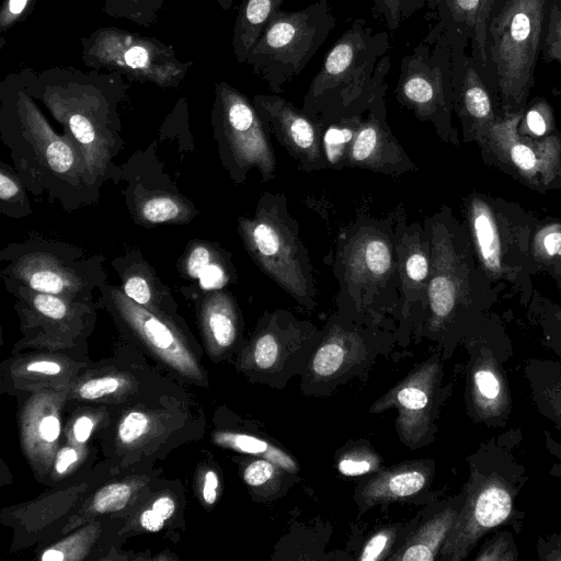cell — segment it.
<instances>
[{
    "instance_id": "24",
    "label": "cell",
    "mask_w": 561,
    "mask_h": 561,
    "mask_svg": "<svg viewBox=\"0 0 561 561\" xmlns=\"http://www.w3.org/2000/svg\"><path fill=\"white\" fill-rule=\"evenodd\" d=\"M373 325L354 321L340 313L333 314L322 332L320 345L311 363L314 377L332 378L350 367L367 350L375 334Z\"/></svg>"
},
{
    "instance_id": "15",
    "label": "cell",
    "mask_w": 561,
    "mask_h": 561,
    "mask_svg": "<svg viewBox=\"0 0 561 561\" xmlns=\"http://www.w3.org/2000/svg\"><path fill=\"white\" fill-rule=\"evenodd\" d=\"M24 334L21 346L67 348L84 339L93 327V300H70L24 287H8Z\"/></svg>"
},
{
    "instance_id": "40",
    "label": "cell",
    "mask_w": 561,
    "mask_h": 561,
    "mask_svg": "<svg viewBox=\"0 0 561 561\" xmlns=\"http://www.w3.org/2000/svg\"><path fill=\"white\" fill-rule=\"evenodd\" d=\"M540 55L546 62L557 61L561 68V0H549Z\"/></svg>"
},
{
    "instance_id": "45",
    "label": "cell",
    "mask_w": 561,
    "mask_h": 561,
    "mask_svg": "<svg viewBox=\"0 0 561 561\" xmlns=\"http://www.w3.org/2000/svg\"><path fill=\"white\" fill-rule=\"evenodd\" d=\"M379 458L367 448H352L339 460V470L345 476H359L379 467Z\"/></svg>"
},
{
    "instance_id": "7",
    "label": "cell",
    "mask_w": 561,
    "mask_h": 561,
    "mask_svg": "<svg viewBox=\"0 0 561 561\" xmlns=\"http://www.w3.org/2000/svg\"><path fill=\"white\" fill-rule=\"evenodd\" d=\"M335 23L328 0H318L296 11L279 9L264 27L245 62L273 94H279L305 69Z\"/></svg>"
},
{
    "instance_id": "52",
    "label": "cell",
    "mask_w": 561,
    "mask_h": 561,
    "mask_svg": "<svg viewBox=\"0 0 561 561\" xmlns=\"http://www.w3.org/2000/svg\"><path fill=\"white\" fill-rule=\"evenodd\" d=\"M32 0H7L0 15L1 30L10 27L27 9Z\"/></svg>"
},
{
    "instance_id": "37",
    "label": "cell",
    "mask_w": 561,
    "mask_h": 561,
    "mask_svg": "<svg viewBox=\"0 0 561 561\" xmlns=\"http://www.w3.org/2000/svg\"><path fill=\"white\" fill-rule=\"evenodd\" d=\"M216 440L221 446L239 453L265 458L280 469L287 471H295L297 469L295 460L289 455L255 436L241 433H219L216 435Z\"/></svg>"
},
{
    "instance_id": "42",
    "label": "cell",
    "mask_w": 561,
    "mask_h": 561,
    "mask_svg": "<svg viewBox=\"0 0 561 561\" xmlns=\"http://www.w3.org/2000/svg\"><path fill=\"white\" fill-rule=\"evenodd\" d=\"M505 0H483L481 15L478 22L474 37L470 44V56L482 76L486 73V28L493 13L504 3Z\"/></svg>"
},
{
    "instance_id": "14",
    "label": "cell",
    "mask_w": 561,
    "mask_h": 561,
    "mask_svg": "<svg viewBox=\"0 0 561 561\" xmlns=\"http://www.w3.org/2000/svg\"><path fill=\"white\" fill-rule=\"evenodd\" d=\"M85 65L124 72L138 80L173 87L187 72L167 45L116 28L99 30L83 43Z\"/></svg>"
},
{
    "instance_id": "32",
    "label": "cell",
    "mask_w": 561,
    "mask_h": 561,
    "mask_svg": "<svg viewBox=\"0 0 561 561\" xmlns=\"http://www.w3.org/2000/svg\"><path fill=\"white\" fill-rule=\"evenodd\" d=\"M131 210L142 225L187 224L196 213L185 198L163 191L136 192Z\"/></svg>"
},
{
    "instance_id": "60",
    "label": "cell",
    "mask_w": 561,
    "mask_h": 561,
    "mask_svg": "<svg viewBox=\"0 0 561 561\" xmlns=\"http://www.w3.org/2000/svg\"><path fill=\"white\" fill-rule=\"evenodd\" d=\"M550 190H561V165H560V169H559V172H558L556 179L553 180V182L551 184Z\"/></svg>"
},
{
    "instance_id": "1",
    "label": "cell",
    "mask_w": 561,
    "mask_h": 561,
    "mask_svg": "<svg viewBox=\"0 0 561 561\" xmlns=\"http://www.w3.org/2000/svg\"><path fill=\"white\" fill-rule=\"evenodd\" d=\"M423 224L432 252L424 328L438 335L472 327L503 286L486 276L465 222L449 206H440Z\"/></svg>"
},
{
    "instance_id": "6",
    "label": "cell",
    "mask_w": 561,
    "mask_h": 561,
    "mask_svg": "<svg viewBox=\"0 0 561 561\" xmlns=\"http://www.w3.org/2000/svg\"><path fill=\"white\" fill-rule=\"evenodd\" d=\"M238 232L255 265L300 306H316L313 266L283 193L265 192L251 217L238 218Z\"/></svg>"
},
{
    "instance_id": "30",
    "label": "cell",
    "mask_w": 561,
    "mask_h": 561,
    "mask_svg": "<svg viewBox=\"0 0 561 561\" xmlns=\"http://www.w3.org/2000/svg\"><path fill=\"white\" fill-rule=\"evenodd\" d=\"M483 0H426L437 22L431 27L449 42L451 51H467L481 15Z\"/></svg>"
},
{
    "instance_id": "11",
    "label": "cell",
    "mask_w": 561,
    "mask_h": 561,
    "mask_svg": "<svg viewBox=\"0 0 561 561\" xmlns=\"http://www.w3.org/2000/svg\"><path fill=\"white\" fill-rule=\"evenodd\" d=\"M213 125L222 164L236 183L256 169L262 181L275 178L277 161L270 133L253 101L233 87L216 85Z\"/></svg>"
},
{
    "instance_id": "56",
    "label": "cell",
    "mask_w": 561,
    "mask_h": 561,
    "mask_svg": "<svg viewBox=\"0 0 561 561\" xmlns=\"http://www.w3.org/2000/svg\"><path fill=\"white\" fill-rule=\"evenodd\" d=\"M151 508L167 520L174 515L176 505L172 496L162 494L152 502Z\"/></svg>"
},
{
    "instance_id": "22",
    "label": "cell",
    "mask_w": 561,
    "mask_h": 561,
    "mask_svg": "<svg viewBox=\"0 0 561 561\" xmlns=\"http://www.w3.org/2000/svg\"><path fill=\"white\" fill-rule=\"evenodd\" d=\"M453 104L462 140L478 142L502 115L496 96L467 51H451Z\"/></svg>"
},
{
    "instance_id": "16",
    "label": "cell",
    "mask_w": 561,
    "mask_h": 561,
    "mask_svg": "<svg viewBox=\"0 0 561 561\" xmlns=\"http://www.w3.org/2000/svg\"><path fill=\"white\" fill-rule=\"evenodd\" d=\"M390 67V56L385 55L376 69L373 100L355 128L343 168H358L386 175H401L417 169L387 122L386 78Z\"/></svg>"
},
{
    "instance_id": "41",
    "label": "cell",
    "mask_w": 561,
    "mask_h": 561,
    "mask_svg": "<svg viewBox=\"0 0 561 561\" xmlns=\"http://www.w3.org/2000/svg\"><path fill=\"white\" fill-rule=\"evenodd\" d=\"M473 394L483 411L497 409L501 403L502 385L497 375L483 366L473 374Z\"/></svg>"
},
{
    "instance_id": "10",
    "label": "cell",
    "mask_w": 561,
    "mask_h": 561,
    "mask_svg": "<svg viewBox=\"0 0 561 561\" xmlns=\"http://www.w3.org/2000/svg\"><path fill=\"white\" fill-rule=\"evenodd\" d=\"M101 302L123 335L137 343L176 376L202 385L206 375L201 352L182 320L161 317L136 304L119 287H100Z\"/></svg>"
},
{
    "instance_id": "33",
    "label": "cell",
    "mask_w": 561,
    "mask_h": 561,
    "mask_svg": "<svg viewBox=\"0 0 561 561\" xmlns=\"http://www.w3.org/2000/svg\"><path fill=\"white\" fill-rule=\"evenodd\" d=\"M285 0H243L233 30L232 47L239 62L247 58L264 27Z\"/></svg>"
},
{
    "instance_id": "17",
    "label": "cell",
    "mask_w": 561,
    "mask_h": 561,
    "mask_svg": "<svg viewBox=\"0 0 561 561\" xmlns=\"http://www.w3.org/2000/svg\"><path fill=\"white\" fill-rule=\"evenodd\" d=\"M515 493L500 473H472L463 505L439 551L440 559H465L483 535L508 519Z\"/></svg>"
},
{
    "instance_id": "46",
    "label": "cell",
    "mask_w": 561,
    "mask_h": 561,
    "mask_svg": "<svg viewBox=\"0 0 561 561\" xmlns=\"http://www.w3.org/2000/svg\"><path fill=\"white\" fill-rule=\"evenodd\" d=\"M0 202L2 211L14 205L28 208L21 180L4 163H1L0 169Z\"/></svg>"
},
{
    "instance_id": "27",
    "label": "cell",
    "mask_w": 561,
    "mask_h": 561,
    "mask_svg": "<svg viewBox=\"0 0 561 561\" xmlns=\"http://www.w3.org/2000/svg\"><path fill=\"white\" fill-rule=\"evenodd\" d=\"M56 352L27 355L11 362L7 377L9 386L18 391L41 390L61 383L71 386L81 365Z\"/></svg>"
},
{
    "instance_id": "2",
    "label": "cell",
    "mask_w": 561,
    "mask_h": 561,
    "mask_svg": "<svg viewBox=\"0 0 561 561\" xmlns=\"http://www.w3.org/2000/svg\"><path fill=\"white\" fill-rule=\"evenodd\" d=\"M337 313L374 325L399 310L396 211L377 218L359 214L340 230L333 259Z\"/></svg>"
},
{
    "instance_id": "21",
    "label": "cell",
    "mask_w": 561,
    "mask_h": 561,
    "mask_svg": "<svg viewBox=\"0 0 561 561\" xmlns=\"http://www.w3.org/2000/svg\"><path fill=\"white\" fill-rule=\"evenodd\" d=\"M437 375L438 367L434 360L424 363L370 409L371 413H379L396 408L398 432L410 447L424 443L431 431Z\"/></svg>"
},
{
    "instance_id": "29",
    "label": "cell",
    "mask_w": 561,
    "mask_h": 561,
    "mask_svg": "<svg viewBox=\"0 0 561 561\" xmlns=\"http://www.w3.org/2000/svg\"><path fill=\"white\" fill-rule=\"evenodd\" d=\"M430 469L422 461H411L381 471L358 492L363 510L380 503L407 500L422 491L428 482Z\"/></svg>"
},
{
    "instance_id": "54",
    "label": "cell",
    "mask_w": 561,
    "mask_h": 561,
    "mask_svg": "<svg viewBox=\"0 0 561 561\" xmlns=\"http://www.w3.org/2000/svg\"><path fill=\"white\" fill-rule=\"evenodd\" d=\"M219 478L214 470H207L204 474L202 497L207 505H213L218 496Z\"/></svg>"
},
{
    "instance_id": "47",
    "label": "cell",
    "mask_w": 561,
    "mask_h": 561,
    "mask_svg": "<svg viewBox=\"0 0 561 561\" xmlns=\"http://www.w3.org/2000/svg\"><path fill=\"white\" fill-rule=\"evenodd\" d=\"M396 536L394 528H386L378 531L366 542L358 559L362 561L385 559L391 550Z\"/></svg>"
},
{
    "instance_id": "43",
    "label": "cell",
    "mask_w": 561,
    "mask_h": 561,
    "mask_svg": "<svg viewBox=\"0 0 561 561\" xmlns=\"http://www.w3.org/2000/svg\"><path fill=\"white\" fill-rule=\"evenodd\" d=\"M134 490L130 483H110L94 494L91 510L95 514H107L121 511L129 503Z\"/></svg>"
},
{
    "instance_id": "34",
    "label": "cell",
    "mask_w": 561,
    "mask_h": 561,
    "mask_svg": "<svg viewBox=\"0 0 561 561\" xmlns=\"http://www.w3.org/2000/svg\"><path fill=\"white\" fill-rule=\"evenodd\" d=\"M131 374L119 369H108L90 378L75 381L70 388V398L80 403H114L129 399L131 389L137 385Z\"/></svg>"
},
{
    "instance_id": "3",
    "label": "cell",
    "mask_w": 561,
    "mask_h": 561,
    "mask_svg": "<svg viewBox=\"0 0 561 561\" xmlns=\"http://www.w3.org/2000/svg\"><path fill=\"white\" fill-rule=\"evenodd\" d=\"M389 49L387 32L374 33L366 20L355 19L324 57L301 110L322 128L365 114L374 96L378 62Z\"/></svg>"
},
{
    "instance_id": "49",
    "label": "cell",
    "mask_w": 561,
    "mask_h": 561,
    "mask_svg": "<svg viewBox=\"0 0 561 561\" xmlns=\"http://www.w3.org/2000/svg\"><path fill=\"white\" fill-rule=\"evenodd\" d=\"M514 545L507 534H502L486 542L476 560H515Z\"/></svg>"
},
{
    "instance_id": "61",
    "label": "cell",
    "mask_w": 561,
    "mask_h": 561,
    "mask_svg": "<svg viewBox=\"0 0 561 561\" xmlns=\"http://www.w3.org/2000/svg\"><path fill=\"white\" fill-rule=\"evenodd\" d=\"M224 9H229L232 0H216Z\"/></svg>"
},
{
    "instance_id": "48",
    "label": "cell",
    "mask_w": 561,
    "mask_h": 561,
    "mask_svg": "<svg viewBox=\"0 0 561 561\" xmlns=\"http://www.w3.org/2000/svg\"><path fill=\"white\" fill-rule=\"evenodd\" d=\"M279 467L265 458L251 461L243 470V479L249 486L261 488L273 482Z\"/></svg>"
},
{
    "instance_id": "39",
    "label": "cell",
    "mask_w": 561,
    "mask_h": 561,
    "mask_svg": "<svg viewBox=\"0 0 561 561\" xmlns=\"http://www.w3.org/2000/svg\"><path fill=\"white\" fill-rule=\"evenodd\" d=\"M61 435V422L53 410L39 413L26 425V447L35 444L39 451H50Z\"/></svg>"
},
{
    "instance_id": "36",
    "label": "cell",
    "mask_w": 561,
    "mask_h": 561,
    "mask_svg": "<svg viewBox=\"0 0 561 561\" xmlns=\"http://www.w3.org/2000/svg\"><path fill=\"white\" fill-rule=\"evenodd\" d=\"M530 255L537 273L550 274L561 263V219H539L530 238Z\"/></svg>"
},
{
    "instance_id": "13",
    "label": "cell",
    "mask_w": 561,
    "mask_h": 561,
    "mask_svg": "<svg viewBox=\"0 0 561 561\" xmlns=\"http://www.w3.org/2000/svg\"><path fill=\"white\" fill-rule=\"evenodd\" d=\"M89 85L73 81L46 83L39 98L46 107L62 124L79 149L94 184L106 172L114 156L115 138L111 129L108 108L100 93Z\"/></svg>"
},
{
    "instance_id": "55",
    "label": "cell",
    "mask_w": 561,
    "mask_h": 561,
    "mask_svg": "<svg viewBox=\"0 0 561 561\" xmlns=\"http://www.w3.org/2000/svg\"><path fill=\"white\" fill-rule=\"evenodd\" d=\"M139 524L147 531L158 533L164 527L165 519L150 507L141 512Z\"/></svg>"
},
{
    "instance_id": "62",
    "label": "cell",
    "mask_w": 561,
    "mask_h": 561,
    "mask_svg": "<svg viewBox=\"0 0 561 561\" xmlns=\"http://www.w3.org/2000/svg\"><path fill=\"white\" fill-rule=\"evenodd\" d=\"M150 1L156 11L160 8L161 3L163 2V0H150Z\"/></svg>"
},
{
    "instance_id": "4",
    "label": "cell",
    "mask_w": 561,
    "mask_h": 561,
    "mask_svg": "<svg viewBox=\"0 0 561 561\" xmlns=\"http://www.w3.org/2000/svg\"><path fill=\"white\" fill-rule=\"evenodd\" d=\"M463 222L477 260L496 285L508 284L528 304L537 274L530 238L539 219L522 205L486 193L472 192L462 202Z\"/></svg>"
},
{
    "instance_id": "20",
    "label": "cell",
    "mask_w": 561,
    "mask_h": 561,
    "mask_svg": "<svg viewBox=\"0 0 561 561\" xmlns=\"http://www.w3.org/2000/svg\"><path fill=\"white\" fill-rule=\"evenodd\" d=\"M396 250L399 270V310L404 323L424 321L431 273V239L424 224L409 222L402 208L396 209Z\"/></svg>"
},
{
    "instance_id": "9",
    "label": "cell",
    "mask_w": 561,
    "mask_h": 561,
    "mask_svg": "<svg viewBox=\"0 0 561 561\" xmlns=\"http://www.w3.org/2000/svg\"><path fill=\"white\" fill-rule=\"evenodd\" d=\"M453 64L448 39L430 28L427 35L401 59L394 89L397 101L421 122L431 123L439 139L460 145L453 125Z\"/></svg>"
},
{
    "instance_id": "58",
    "label": "cell",
    "mask_w": 561,
    "mask_h": 561,
    "mask_svg": "<svg viewBox=\"0 0 561 561\" xmlns=\"http://www.w3.org/2000/svg\"><path fill=\"white\" fill-rule=\"evenodd\" d=\"M548 447L550 450L557 456L559 462L556 467V472L561 476V444L554 442L553 439H548Z\"/></svg>"
},
{
    "instance_id": "44",
    "label": "cell",
    "mask_w": 561,
    "mask_h": 561,
    "mask_svg": "<svg viewBox=\"0 0 561 561\" xmlns=\"http://www.w3.org/2000/svg\"><path fill=\"white\" fill-rule=\"evenodd\" d=\"M105 11L114 16H123L141 24L150 23L156 11L150 0H106Z\"/></svg>"
},
{
    "instance_id": "8",
    "label": "cell",
    "mask_w": 561,
    "mask_h": 561,
    "mask_svg": "<svg viewBox=\"0 0 561 561\" xmlns=\"http://www.w3.org/2000/svg\"><path fill=\"white\" fill-rule=\"evenodd\" d=\"M5 287H24L70 300H92L94 289L105 284L102 259L47 240L12 244L1 253Z\"/></svg>"
},
{
    "instance_id": "28",
    "label": "cell",
    "mask_w": 561,
    "mask_h": 561,
    "mask_svg": "<svg viewBox=\"0 0 561 561\" xmlns=\"http://www.w3.org/2000/svg\"><path fill=\"white\" fill-rule=\"evenodd\" d=\"M179 271L183 278L196 280L203 291L224 289L237 278L231 254L217 243L191 241L181 256Z\"/></svg>"
},
{
    "instance_id": "19",
    "label": "cell",
    "mask_w": 561,
    "mask_h": 561,
    "mask_svg": "<svg viewBox=\"0 0 561 561\" xmlns=\"http://www.w3.org/2000/svg\"><path fill=\"white\" fill-rule=\"evenodd\" d=\"M253 104L270 135L305 172L329 168L323 146V128L301 108L277 94L254 95Z\"/></svg>"
},
{
    "instance_id": "53",
    "label": "cell",
    "mask_w": 561,
    "mask_h": 561,
    "mask_svg": "<svg viewBox=\"0 0 561 561\" xmlns=\"http://www.w3.org/2000/svg\"><path fill=\"white\" fill-rule=\"evenodd\" d=\"M94 427L95 419L91 414L83 413L78 415L71 426L73 439L78 444H85L90 439Z\"/></svg>"
},
{
    "instance_id": "59",
    "label": "cell",
    "mask_w": 561,
    "mask_h": 561,
    "mask_svg": "<svg viewBox=\"0 0 561 561\" xmlns=\"http://www.w3.org/2000/svg\"><path fill=\"white\" fill-rule=\"evenodd\" d=\"M549 275L554 279V282L561 293V263L559 265H557Z\"/></svg>"
},
{
    "instance_id": "25",
    "label": "cell",
    "mask_w": 561,
    "mask_h": 561,
    "mask_svg": "<svg viewBox=\"0 0 561 561\" xmlns=\"http://www.w3.org/2000/svg\"><path fill=\"white\" fill-rule=\"evenodd\" d=\"M121 278V290L133 301L161 317L182 320L176 301L162 284L156 271L138 251H131L113 262Z\"/></svg>"
},
{
    "instance_id": "57",
    "label": "cell",
    "mask_w": 561,
    "mask_h": 561,
    "mask_svg": "<svg viewBox=\"0 0 561 561\" xmlns=\"http://www.w3.org/2000/svg\"><path fill=\"white\" fill-rule=\"evenodd\" d=\"M426 4V0H401L402 19H409Z\"/></svg>"
},
{
    "instance_id": "35",
    "label": "cell",
    "mask_w": 561,
    "mask_h": 561,
    "mask_svg": "<svg viewBox=\"0 0 561 561\" xmlns=\"http://www.w3.org/2000/svg\"><path fill=\"white\" fill-rule=\"evenodd\" d=\"M154 409L149 407L139 408L134 405L130 410L123 413L114 433V445L121 449H131L149 443V438H154V434L161 432V419L156 416Z\"/></svg>"
},
{
    "instance_id": "50",
    "label": "cell",
    "mask_w": 561,
    "mask_h": 561,
    "mask_svg": "<svg viewBox=\"0 0 561 561\" xmlns=\"http://www.w3.org/2000/svg\"><path fill=\"white\" fill-rule=\"evenodd\" d=\"M371 12L375 19H381L390 31L397 30L402 22L401 0H373Z\"/></svg>"
},
{
    "instance_id": "26",
    "label": "cell",
    "mask_w": 561,
    "mask_h": 561,
    "mask_svg": "<svg viewBox=\"0 0 561 561\" xmlns=\"http://www.w3.org/2000/svg\"><path fill=\"white\" fill-rule=\"evenodd\" d=\"M197 313L209 354L220 356L236 345L242 330V318L230 291H207L197 302Z\"/></svg>"
},
{
    "instance_id": "12",
    "label": "cell",
    "mask_w": 561,
    "mask_h": 561,
    "mask_svg": "<svg viewBox=\"0 0 561 561\" xmlns=\"http://www.w3.org/2000/svg\"><path fill=\"white\" fill-rule=\"evenodd\" d=\"M523 113L502 114L477 145L485 164L543 193L550 191L561 165V134L542 138L522 135Z\"/></svg>"
},
{
    "instance_id": "5",
    "label": "cell",
    "mask_w": 561,
    "mask_h": 561,
    "mask_svg": "<svg viewBox=\"0 0 561 561\" xmlns=\"http://www.w3.org/2000/svg\"><path fill=\"white\" fill-rule=\"evenodd\" d=\"M549 0H505L486 28L484 81L502 114L525 110L535 84Z\"/></svg>"
},
{
    "instance_id": "18",
    "label": "cell",
    "mask_w": 561,
    "mask_h": 561,
    "mask_svg": "<svg viewBox=\"0 0 561 561\" xmlns=\"http://www.w3.org/2000/svg\"><path fill=\"white\" fill-rule=\"evenodd\" d=\"M19 134L38 171L48 172L54 179L64 180L72 186L81 182L93 185L89 178L84 160L66 133L58 135L34 105L28 95L18 91L15 101Z\"/></svg>"
},
{
    "instance_id": "38",
    "label": "cell",
    "mask_w": 561,
    "mask_h": 561,
    "mask_svg": "<svg viewBox=\"0 0 561 561\" xmlns=\"http://www.w3.org/2000/svg\"><path fill=\"white\" fill-rule=\"evenodd\" d=\"M522 135L542 138L557 131L553 108L543 98H536L526 105L518 124Z\"/></svg>"
},
{
    "instance_id": "31",
    "label": "cell",
    "mask_w": 561,
    "mask_h": 561,
    "mask_svg": "<svg viewBox=\"0 0 561 561\" xmlns=\"http://www.w3.org/2000/svg\"><path fill=\"white\" fill-rule=\"evenodd\" d=\"M459 510L454 506L447 507L427 518L389 559L433 561L440 551Z\"/></svg>"
},
{
    "instance_id": "51",
    "label": "cell",
    "mask_w": 561,
    "mask_h": 561,
    "mask_svg": "<svg viewBox=\"0 0 561 561\" xmlns=\"http://www.w3.org/2000/svg\"><path fill=\"white\" fill-rule=\"evenodd\" d=\"M80 459V451L75 446H62L53 458V472L57 476L67 473Z\"/></svg>"
},
{
    "instance_id": "23",
    "label": "cell",
    "mask_w": 561,
    "mask_h": 561,
    "mask_svg": "<svg viewBox=\"0 0 561 561\" xmlns=\"http://www.w3.org/2000/svg\"><path fill=\"white\" fill-rule=\"evenodd\" d=\"M318 334L311 322L299 320L287 310L265 312L244 355H248L251 368L274 371L287 355L313 342Z\"/></svg>"
}]
</instances>
